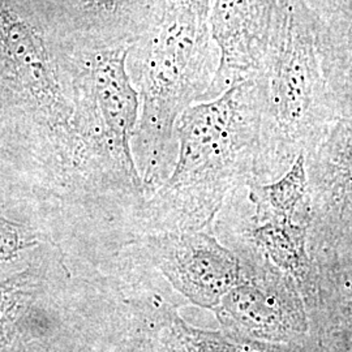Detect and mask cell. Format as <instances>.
Masks as SVG:
<instances>
[{
    "instance_id": "1",
    "label": "cell",
    "mask_w": 352,
    "mask_h": 352,
    "mask_svg": "<svg viewBox=\"0 0 352 352\" xmlns=\"http://www.w3.org/2000/svg\"><path fill=\"white\" fill-rule=\"evenodd\" d=\"M78 51L43 0H0V158L25 179L88 176L75 126Z\"/></svg>"
},
{
    "instance_id": "2",
    "label": "cell",
    "mask_w": 352,
    "mask_h": 352,
    "mask_svg": "<svg viewBox=\"0 0 352 352\" xmlns=\"http://www.w3.org/2000/svg\"><path fill=\"white\" fill-rule=\"evenodd\" d=\"M210 10L212 0H164L129 47L126 68L140 94L132 153L144 190L160 188L173 171L179 116L210 98L219 63Z\"/></svg>"
},
{
    "instance_id": "3",
    "label": "cell",
    "mask_w": 352,
    "mask_h": 352,
    "mask_svg": "<svg viewBox=\"0 0 352 352\" xmlns=\"http://www.w3.org/2000/svg\"><path fill=\"white\" fill-rule=\"evenodd\" d=\"M261 89L241 81L209 101L192 104L175 124L173 171L151 210L164 232L213 230L227 197L257 182Z\"/></svg>"
},
{
    "instance_id": "4",
    "label": "cell",
    "mask_w": 352,
    "mask_h": 352,
    "mask_svg": "<svg viewBox=\"0 0 352 352\" xmlns=\"http://www.w3.org/2000/svg\"><path fill=\"white\" fill-rule=\"evenodd\" d=\"M254 78L261 89L257 182L267 183L308 155L340 120L302 0H279L264 63Z\"/></svg>"
},
{
    "instance_id": "5",
    "label": "cell",
    "mask_w": 352,
    "mask_h": 352,
    "mask_svg": "<svg viewBox=\"0 0 352 352\" xmlns=\"http://www.w3.org/2000/svg\"><path fill=\"white\" fill-rule=\"evenodd\" d=\"M128 46L80 47L76 63L75 126L90 177L120 180L144 192L132 153L140 94L126 68Z\"/></svg>"
},
{
    "instance_id": "6",
    "label": "cell",
    "mask_w": 352,
    "mask_h": 352,
    "mask_svg": "<svg viewBox=\"0 0 352 352\" xmlns=\"http://www.w3.org/2000/svg\"><path fill=\"white\" fill-rule=\"evenodd\" d=\"M236 256L243 277L213 309L223 331L273 344H304L314 340L295 279L254 253Z\"/></svg>"
},
{
    "instance_id": "7",
    "label": "cell",
    "mask_w": 352,
    "mask_h": 352,
    "mask_svg": "<svg viewBox=\"0 0 352 352\" xmlns=\"http://www.w3.org/2000/svg\"><path fill=\"white\" fill-rule=\"evenodd\" d=\"M314 222L312 258L338 251L352 230V116L340 119L325 139L305 155Z\"/></svg>"
},
{
    "instance_id": "8",
    "label": "cell",
    "mask_w": 352,
    "mask_h": 352,
    "mask_svg": "<svg viewBox=\"0 0 352 352\" xmlns=\"http://www.w3.org/2000/svg\"><path fill=\"white\" fill-rule=\"evenodd\" d=\"M164 277L195 305L212 309L243 277L236 253L213 230L168 231L154 239Z\"/></svg>"
},
{
    "instance_id": "9",
    "label": "cell",
    "mask_w": 352,
    "mask_h": 352,
    "mask_svg": "<svg viewBox=\"0 0 352 352\" xmlns=\"http://www.w3.org/2000/svg\"><path fill=\"white\" fill-rule=\"evenodd\" d=\"M279 0H212L210 28L219 63L210 98L254 78L264 63Z\"/></svg>"
},
{
    "instance_id": "10",
    "label": "cell",
    "mask_w": 352,
    "mask_h": 352,
    "mask_svg": "<svg viewBox=\"0 0 352 352\" xmlns=\"http://www.w3.org/2000/svg\"><path fill=\"white\" fill-rule=\"evenodd\" d=\"M54 23L84 49L131 47L155 21L164 0H43Z\"/></svg>"
},
{
    "instance_id": "11",
    "label": "cell",
    "mask_w": 352,
    "mask_h": 352,
    "mask_svg": "<svg viewBox=\"0 0 352 352\" xmlns=\"http://www.w3.org/2000/svg\"><path fill=\"white\" fill-rule=\"evenodd\" d=\"M63 327L42 302L34 266L0 280V352H49Z\"/></svg>"
},
{
    "instance_id": "12",
    "label": "cell",
    "mask_w": 352,
    "mask_h": 352,
    "mask_svg": "<svg viewBox=\"0 0 352 352\" xmlns=\"http://www.w3.org/2000/svg\"><path fill=\"white\" fill-rule=\"evenodd\" d=\"M315 287L305 300L311 334L321 352H352V254L315 260Z\"/></svg>"
},
{
    "instance_id": "13",
    "label": "cell",
    "mask_w": 352,
    "mask_h": 352,
    "mask_svg": "<svg viewBox=\"0 0 352 352\" xmlns=\"http://www.w3.org/2000/svg\"><path fill=\"white\" fill-rule=\"evenodd\" d=\"M311 14L316 46L340 119L352 116V0H302Z\"/></svg>"
},
{
    "instance_id": "14",
    "label": "cell",
    "mask_w": 352,
    "mask_h": 352,
    "mask_svg": "<svg viewBox=\"0 0 352 352\" xmlns=\"http://www.w3.org/2000/svg\"><path fill=\"white\" fill-rule=\"evenodd\" d=\"M164 352H321L315 338L304 344H273L245 340L227 331L189 327L177 314L167 311L161 327Z\"/></svg>"
},
{
    "instance_id": "15",
    "label": "cell",
    "mask_w": 352,
    "mask_h": 352,
    "mask_svg": "<svg viewBox=\"0 0 352 352\" xmlns=\"http://www.w3.org/2000/svg\"><path fill=\"white\" fill-rule=\"evenodd\" d=\"M3 168L0 170L1 174ZM39 234L21 221L7 217L0 210V280L23 272L28 254L37 248Z\"/></svg>"
},
{
    "instance_id": "16",
    "label": "cell",
    "mask_w": 352,
    "mask_h": 352,
    "mask_svg": "<svg viewBox=\"0 0 352 352\" xmlns=\"http://www.w3.org/2000/svg\"><path fill=\"white\" fill-rule=\"evenodd\" d=\"M338 251L352 254V230L347 234V236L343 239V241L340 243Z\"/></svg>"
},
{
    "instance_id": "17",
    "label": "cell",
    "mask_w": 352,
    "mask_h": 352,
    "mask_svg": "<svg viewBox=\"0 0 352 352\" xmlns=\"http://www.w3.org/2000/svg\"><path fill=\"white\" fill-rule=\"evenodd\" d=\"M1 164H3V162H1V160H0V170H1Z\"/></svg>"
}]
</instances>
